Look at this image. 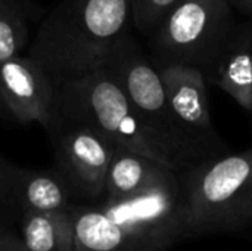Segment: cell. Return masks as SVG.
<instances>
[{
    "instance_id": "obj_1",
    "label": "cell",
    "mask_w": 252,
    "mask_h": 251,
    "mask_svg": "<svg viewBox=\"0 0 252 251\" xmlns=\"http://www.w3.org/2000/svg\"><path fill=\"white\" fill-rule=\"evenodd\" d=\"M68 212L77 251H168L186 240L179 176L131 197Z\"/></svg>"
},
{
    "instance_id": "obj_2",
    "label": "cell",
    "mask_w": 252,
    "mask_h": 251,
    "mask_svg": "<svg viewBox=\"0 0 252 251\" xmlns=\"http://www.w3.org/2000/svg\"><path fill=\"white\" fill-rule=\"evenodd\" d=\"M131 21V0H61L28 49L53 81L102 68Z\"/></svg>"
},
{
    "instance_id": "obj_3",
    "label": "cell",
    "mask_w": 252,
    "mask_h": 251,
    "mask_svg": "<svg viewBox=\"0 0 252 251\" xmlns=\"http://www.w3.org/2000/svg\"><path fill=\"white\" fill-rule=\"evenodd\" d=\"M103 67L112 72L143 127L176 175L220 157L193 136L176 117L167 101L158 70L128 33L115 43Z\"/></svg>"
},
{
    "instance_id": "obj_4",
    "label": "cell",
    "mask_w": 252,
    "mask_h": 251,
    "mask_svg": "<svg viewBox=\"0 0 252 251\" xmlns=\"http://www.w3.org/2000/svg\"><path fill=\"white\" fill-rule=\"evenodd\" d=\"M177 176L186 238L236 232L252 225V148L211 158Z\"/></svg>"
},
{
    "instance_id": "obj_5",
    "label": "cell",
    "mask_w": 252,
    "mask_h": 251,
    "mask_svg": "<svg viewBox=\"0 0 252 251\" xmlns=\"http://www.w3.org/2000/svg\"><path fill=\"white\" fill-rule=\"evenodd\" d=\"M55 86L56 120L84 124L117 149L143 155L173 170L106 67L83 77L55 81Z\"/></svg>"
},
{
    "instance_id": "obj_6",
    "label": "cell",
    "mask_w": 252,
    "mask_h": 251,
    "mask_svg": "<svg viewBox=\"0 0 252 251\" xmlns=\"http://www.w3.org/2000/svg\"><path fill=\"white\" fill-rule=\"evenodd\" d=\"M235 28L227 0H180L151 33L152 64L190 65L208 80Z\"/></svg>"
},
{
    "instance_id": "obj_7",
    "label": "cell",
    "mask_w": 252,
    "mask_h": 251,
    "mask_svg": "<svg viewBox=\"0 0 252 251\" xmlns=\"http://www.w3.org/2000/svg\"><path fill=\"white\" fill-rule=\"evenodd\" d=\"M50 133H55L58 175L80 195L89 200L100 198L117 148L93 129L72 121L56 120Z\"/></svg>"
},
{
    "instance_id": "obj_8",
    "label": "cell",
    "mask_w": 252,
    "mask_h": 251,
    "mask_svg": "<svg viewBox=\"0 0 252 251\" xmlns=\"http://www.w3.org/2000/svg\"><path fill=\"white\" fill-rule=\"evenodd\" d=\"M0 101L21 123H38L52 132L56 123V86L31 58L19 55L0 62Z\"/></svg>"
},
{
    "instance_id": "obj_9",
    "label": "cell",
    "mask_w": 252,
    "mask_h": 251,
    "mask_svg": "<svg viewBox=\"0 0 252 251\" xmlns=\"http://www.w3.org/2000/svg\"><path fill=\"white\" fill-rule=\"evenodd\" d=\"M161 77L167 101L180 123L217 155L229 154L217 133L210 109L208 81L199 68L183 64L155 67Z\"/></svg>"
},
{
    "instance_id": "obj_10",
    "label": "cell",
    "mask_w": 252,
    "mask_h": 251,
    "mask_svg": "<svg viewBox=\"0 0 252 251\" xmlns=\"http://www.w3.org/2000/svg\"><path fill=\"white\" fill-rule=\"evenodd\" d=\"M1 192H7L24 213H50L69 209V188L52 172L27 170L1 161Z\"/></svg>"
},
{
    "instance_id": "obj_11",
    "label": "cell",
    "mask_w": 252,
    "mask_h": 251,
    "mask_svg": "<svg viewBox=\"0 0 252 251\" xmlns=\"http://www.w3.org/2000/svg\"><path fill=\"white\" fill-rule=\"evenodd\" d=\"M207 81L219 86L239 107L252 112V21L236 25Z\"/></svg>"
},
{
    "instance_id": "obj_12",
    "label": "cell",
    "mask_w": 252,
    "mask_h": 251,
    "mask_svg": "<svg viewBox=\"0 0 252 251\" xmlns=\"http://www.w3.org/2000/svg\"><path fill=\"white\" fill-rule=\"evenodd\" d=\"M177 176L168 167L143 155L115 149L105 182V200L140 194Z\"/></svg>"
},
{
    "instance_id": "obj_13",
    "label": "cell",
    "mask_w": 252,
    "mask_h": 251,
    "mask_svg": "<svg viewBox=\"0 0 252 251\" xmlns=\"http://www.w3.org/2000/svg\"><path fill=\"white\" fill-rule=\"evenodd\" d=\"M21 238L27 251H77L74 223L68 210L24 213Z\"/></svg>"
},
{
    "instance_id": "obj_14",
    "label": "cell",
    "mask_w": 252,
    "mask_h": 251,
    "mask_svg": "<svg viewBox=\"0 0 252 251\" xmlns=\"http://www.w3.org/2000/svg\"><path fill=\"white\" fill-rule=\"evenodd\" d=\"M28 43V19L18 0H0V62L19 56Z\"/></svg>"
},
{
    "instance_id": "obj_15",
    "label": "cell",
    "mask_w": 252,
    "mask_h": 251,
    "mask_svg": "<svg viewBox=\"0 0 252 251\" xmlns=\"http://www.w3.org/2000/svg\"><path fill=\"white\" fill-rule=\"evenodd\" d=\"M180 0H131V21L136 28L151 34Z\"/></svg>"
},
{
    "instance_id": "obj_16",
    "label": "cell",
    "mask_w": 252,
    "mask_h": 251,
    "mask_svg": "<svg viewBox=\"0 0 252 251\" xmlns=\"http://www.w3.org/2000/svg\"><path fill=\"white\" fill-rule=\"evenodd\" d=\"M0 251H27L22 238L0 225Z\"/></svg>"
},
{
    "instance_id": "obj_17",
    "label": "cell",
    "mask_w": 252,
    "mask_h": 251,
    "mask_svg": "<svg viewBox=\"0 0 252 251\" xmlns=\"http://www.w3.org/2000/svg\"><path fill=\"white\" fill-rule=\"evenodd\" d=\"M227 1L233 10L235 9L239 10L241 13L248 16L250 21H252V0H227Z\"/></svg>"
},
{
    "instance_id": "obj_18",
    "label": "cell",
    "mask_w": 252,
    "mask_h": 251,
    "mask_svg": "<svg viewBox=\"0 0 252 251\" xmlns=\"http://www.w3.org/2000/svg\"><path fill=\"white\" fill-rule=\"evenodd\" d=\"M0 194H1V160H0Z\"/></svg>"
}]
</instances>
